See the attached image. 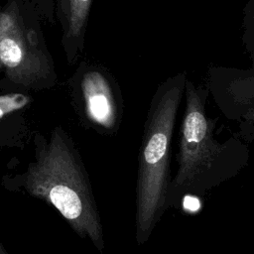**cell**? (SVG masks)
<instances>
[{"label": "cell", "mask_w": 254, "mask_h": 254, "mask_svg": "<svg viewBox=\"0 0 254 254\" xmlns=\"http://www.w3.org/2000/svg\"><path fill=\"white\" fill-rule=\"evenodd\" d=\"M240 134L239 136L244 140H254V102L244 111L240 119Z\"/></svg>", "instance_id": "cell-9"}, {"label": "cell", "mask_w": 254, "mask_h": 254, "mask_svg": "<svg viewBox=\"0 0 254 254\" xmlns=\"http://www.w3.org/2000/svg\"><path fill=\"white\" fill-rule=\"evenodd\" d=\"M0 254H8V253L6 252V250L4 249L3 245L1 244V242H0Z\"/></svg>", "instance_id": "cell-11"}, {"label": "cell", "mask_w": 254, "mask_h": 254, "mask_svg": "<svg viewBox=\"0 0 254 254\" xmlns=\"http://www.w3.org/2000/svg\"><path fill=\"white\" fill-rule=\"evenodd\" d=\"M187 73L179 72L155 90L143 126L135 187V240L148 242L168 206L172 141Z\"/></svg>", "instance_id": "cell-2"}, {"label": "cell", "mask_w": 254, "mask_h": 254, "mask_svg": "<svg viewBox=\"0 0 254 254\" xmlns=\"http://www.w3.org/2000/svg\"><path fill=\"white\" fill-rule=\"evenodd\" d=\"M84 113L99 131L114 134L123 118V99L114 79L106 71L89 68L80 81Z\"/></svg>", "instance_id": "cell-5"}, {"label": "cell", "mask_w": 254, "mask_h": 254, "mask_svg": "<svg viewBox=\"0 0 254 254\" xmlns=\"http://www.w3.org/2000/svg\"><path fill=\"white\" fill-rule=\"evenodd\" d=\"M0 71L30 88L56 79L47 49L20 0H10L0 10Z\"/></svg>", "instance_id": "cell-4"}, {"label": "cell", "mask_w": 254, "mask_h": 254, "mask_svg": "<svg viewBox=\"0 0 254 254\" xmlns=\"http://www.w3.org/2000/svg\"><path fill=\"white\" fill-rule=\"evenodd\" d=\"M59 1V5H60V9H61V17H62V22L64 18V15H65V12H66V3H67V0H58Z\"/></svg>", "instance_id": "cell-10"}, {"label": "cell", "mask_w": 254, "mask_h": 254, "mask_svg": "<svg viewBox=\"0 0 254 254\" xmlns=\"http://www.w3.org/2000/svg\"><path fill=\"white\" fill-rule=\"evenodd\" d=\"M24 178L32 195L52 204L79 236L103 251L102 224L87 174L63 131H53L49 141L38 146Z\"/></svg>", "instance_id": "cell-3"}, {"label": "cell", "mask_w": 254, "mask_h": 254, "mask_svg": "<svg viewBox=\"0 0 254 254\" xmlns=\"http://www.w3.org/2000/svg\"><path fill=\"white\" fill-rule=\"evenodd\" d=\"M185 95L178 167L168 191L169 208L179 207L186 196H203L234 178L250 159V149L239 135L223 141L215 137L217 118L208 117L205 110L207 84L195 85L187 79Z\"/></svg>", "instance_id": "cell-1"}, {"label": "cell", "mask_w": 254, "mask_h": 254, "mask_svg": "<svg viewBox=\"0 0 254 254\" xmlns=\"http://www.w3.org/2000/svg\"><path fill=\"white\" fill-rule=\"evenodd\" d=\"M92 0H67L63 20L64 48L68 63L72 64L82 51L86 22Z\"/></svg>", "instance_id": "cell-6"}, {"label": "cell", "mask_w": 254, "mask_h": 254, "mask_svg": "<svg viewBox=\"0 0 254 254\" xmlns=\"http://www.w3.org/2000/svg\"><path fill=\"white\" fill-rule=\"evenodd\" d=\"M242 15V43L254 68V0L246 2Z\"/></svg>", "instance_id": "cell-7"}, {"label": "cell", "mask_w": 254, "mask_h": 254, "mask_svg": "<svg viewBox=\"0 0 254 254\" xmlns=\"http://www.w3.org/2000/svg\"><path fill=\"white\" fill-rule=\"evenodd\" d=\"M30 102V98L21 93H11L0 96V118L5 114L21 109Z\"/></svg>", "instance_id": "cell-8"}]
</instances>
